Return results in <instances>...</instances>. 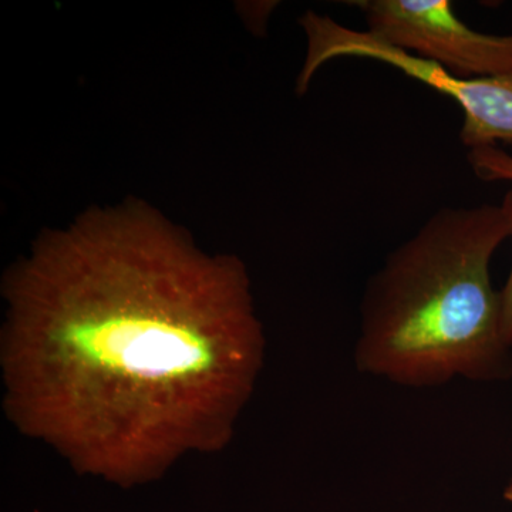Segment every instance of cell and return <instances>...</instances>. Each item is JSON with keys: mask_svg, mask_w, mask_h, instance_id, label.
Instances as JSON below:
<instances>
[{"mask_svg": "<svg viewBox=\"0 0 512 512\" xmlns=\"http://www.w3.org/2000/svg\"><path fill=\"white\" fill-rule=\"evenodd\" d=\"M367 30L464 79L512 73V35L471 29L447 0H360Z\"/></svg>", "mask_w": 512, "mask_h": 512, "instance_id": "4", "label": "cell"}, {"mask_svg": "<svg viewBox=\"0 0 512 512\" xmlns=\"http://www.w3.org/2000/svg\"><path fill=\"white\" fill-rule=\"evenodd\" d=\"M504 497L505 500L510 501V503L512 504V478L510 483H508L507 488H505Z\"/></svg>", "mask_w": 512, "mask_h": 512, "instance_id": "7", "label": "cell"}, {"mask_svg": "<svg viewBox=\"0 0 512 512\" xmlns=\"http://www.w3.org/2000/svg\"><path fill=\"white\" fill-rule=\"evenodd\" d=\"M512 237L501 205L443 208L387 256L360 306L359 372L426 389L512 373L491 284L494 252Z\"/></svg>", "mask_w": 512, "mask_h": 512, "instance_id": "2", "label": "cell"}, {"mask_svg": "<svg viewBox=\"0 0 512 512\" xmlns=\"http://www.w3.org/2000/svg\"><path fill=\"white\" fill-rule=\"evenodd\" d=\"M2 292L6 416L77 473L133 488L234 439L265 357L237 256L128 200L40 235Z\"/></svg>", "mask_w": 512, "mask_h": 512, "instance_id": "1", "label": "cell"}, {"mask_svg": "<svg viewBox=\"0 0 512 512\" xmlns=\"http://www.w3.org/2000/svg\"><path fill=\"white\" fill-rule=\"evenodd\" d=\"M301 23L308 39V53L296 84L299 93L306 92L315 73L330 60H376L456 101L463 111L460 138L470 150L495 147L498 141L512 143V73L464 79L439 64L389 45L369 30L348 28L330 16L308 12Z\"/></svg>", "mask_w": 512, "mask_h": 512, "instance_id": "3", "label": "cell"}, {"mask_svg": "<svg viewBox=\"0 0 512 512\" xmlns=\"http://www.w3.org/2000/svg\"><path fill=\"white\" fill-rule=\"evenodd\" d=\"M471 167L485 181H511L512 157L497 147L474 148L470 151Z\"/></svg>", "mask_w": 512, "mask_h": 512, "instance_id": "5", "label": "cell"}, {"mask_svg": "<svg viewBox=\"0 0 512 512\" xmlns=\"http://www.w3.org/2000/svg\"><path fill=\"white\" fill-rule=\"evenodd\" d=\"M501 207H503L512 224V190L505 194ZM500 326L504 342L512 348V269L507 284H505L503 291H500Z\"/></svg>", "mask_w": 512, "mask_h": 512, "instance_id": "6", "label": "cell"}]
</instances>
